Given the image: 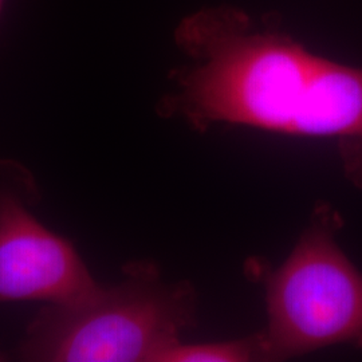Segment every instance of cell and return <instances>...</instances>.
<instances>
[{"label":"cell","instance_id":"cell-1","mask_svg":"<svg viewBox=\"0 0 362 362\" xmlns=\"http://www.w3.org/2000/svg\"><path fill=\"white\" fill-rule=\"evenodd\" d=\"M175 39L194 64L176 74L179 90L164 110L203 129L226 122L337 139L348 175L362 187V69L259 28L230 6L188 15Z\"/></svg>","mask_w":362,"mask_h":362},{"label":"cell","instance_id":"cell-2","mask_svg":"<svg viewBox=\"0 0 362 362\" xmlns=\"http://www.w3.org/2000/svg\"><path fill=\"white\" fill-rule=\"evenodd\" d=\"M194 294L137 266L115 288L52 305L30 327L22 354L33 361L158 362L194 324Z\"/></svg>","mask_w":362,"mask_h":362},{"label":"cell","instance_id":"cell-3","mask_svg":"<svg viewBox=\"0 0 362 362\" xmlns=\"http://www.w3.org/2000/svg\"><path fill=\"white\" fill-rule=\"evenodd\" d=\"M336 212L322 208L267 282L269 324L262 360H285L332 345L362 348V274L334 240Z\"/></svg>","mask_w":362,"mask_h":362},{"label":"cell","instance_id":"cell-4","mask_svg":"<svg viewBox=\"0 0 362 362\" xmlns=\"http://www.w3.org/2000/svg\"><path fill=\"white\" fill-rule=\"evenodd\" d=\"M100 290L76 248L10 196L0 197V303L70 305Z\"/></svg>","mask_w":362,"mask_h":362},{"label":"cell","instance_id":"cell-5","mask_svg":"<svg viewBox=\"0 0 362 362\" xmlns=\"http://www.w3.org/2000/svg\"><path fill=\"white\" fill-rule=\"evenodd\" d=\"M262 360L258 336L212 344H176L158 362H247Z\"/></svg>","mask_w":362,"mask_h":362},{"label":"cell","instance_id":"cell-6","mask_svg":"<svg viewBox=\"0 0 362 362\" xmlns=\"http://www.w3.org/2000/svg\"><path fill=\"white\" fill-rule=\"evenodd\" d=\"M6 0H0V13H1V8H3V4H4Z\"/></svg>","mask_w":362,"mask_h":362}]
</instances>
